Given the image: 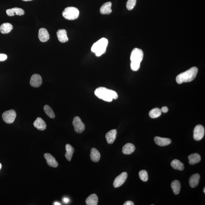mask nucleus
I'll return each mask as SVG.
<instances>
[{"mask_svg": "<svg viewBox=\"0 0 205 205\" xmlns=\"http://www.w3.org/2000/svg\"><path fill=\"white\" fill-rule=\"evenodd\" d=\"M154 140L156 144L160 146H168L171 143V139L169 138L159 137H155L154 138Z\"/></svg>", "mask_w": 205, "mask_h": 205, "instance_id": "12", "label": "nucleus"}, {"mask_svg": "<svg viewBox=\"0 0 205 205\" xmlns=\"http://www.w3.org/2000/svg\"><path fill=\"white\" fill-rule=\"evenodd\" d=\"M203 191H204V193H205V188L204 187V190H203Z\"/></svg>", "mask_w": 205, "mask_h": 205, "instance_id": "40", "label": "nucleus"}, {"mask_svg": "<svg viewBox=\"0 0 205 205\" xmlns=\"http://www.w3.org/2000/svg\"><path fill=\"white\" fill-rule=\"evenodd\" d=\"M58 39L61 43H65L68 40V38L67 35L66 30H59L57 32Z\"/></svg>", "mask_w": 205, "mask_h": 205, "instance_id": "17", "label": "nucleus"}, {"mask_svg": "<svg viewBox=\"0 0 205 205\" xmlns=\"http://www.w3.org/2000/svg\"><path fill=\"white\" fill-rule=\"evenodd\" d=\"M161 110L159 108H155L152 109L149 112V115L152 118H156L161 115Z\"/></svg>", "mask_w": 205, "mask_h": 205, "instance_id": "28", "label": "nucleus"}, {"mask_svg": "<svg viewBox=\"0 0 205 205\" xmlns=\"http://www.w3.org/2000/svg\"><path fill=\"white\" fill-rule=\"evenodd\" d=\"M98 202V197L95 194H92L89 196L86 200L87 205H97Z\"/></svg>", "mask_w": 205, "mask_h": 205, "instance_id": "25", "label": "nucleus"}, {"mask_svg": "<svg viewBox=\"0 0 205 205\" xmlns=\"http://www.w3.org/2000/svg\"><path fill=\"white\" fill-rule=\"evenodd\" d=\"M7 56L6 54H0V62L4 61L7 59Z\"/></svg>", "mask_w": 205, "mask_h": 205, "instance_id": "33", "label": "nucleus"}, {"mask_svg": "<svg viewBox=\"0 0 205 205\" xmlns=\"http://www.w3.org/2000/svg\"><path fill=\"white\" fill-rule=\"evenodd\" d=\"M72 124L74 126V130L78 133H82L85 130V125L82 122L80 118L76 116L74 118L72 121Z\"/></svg>", "mask_w": 205, "mask_h": 205, "instance_id": "7", "label": "nucleus"}, {"mask_svg": "<svg viewBox=\"0 0 205 205\" xmlns=\"http://www.w3.org/2000/svg\"><path fill=\"white\" fill-rule=\"evenodd\" d=\"M63 201L65 203H68L69 202V199L68 198H67V197H65V198L63 199Z\"/></svg>", "mask_w": 205, "mask_h": 205, "instance_id": "36", "label": "nucleus"}, {"mask_svg": "<svg viewBox=\"0 0 205 205\" xmlns=\"http://www.w3.org/2000/svg\"><path fill=\"white\" fill-rule=\"evenodd\" d=\"M200 178V175L198 174H195L190 177L189 184L192 188H194L198 186Z\"/></svg>", "mask_w": 205, "mask_h": 205, "instance_id": "19", "label": "nucleus"}, {"mask_svg": "<svg viewBox=\"0 0 205 205\" xmlns=\"http://www.w3.org/2000/svg\"><path fill=\"white\" fill-rule=\"evenodd\" d=\"M65 149H66V152L65 154V157L68 161H70L71 160L75 150L73 147L70 144H66L65 146Z\"/></svg>", "mask_w": 205, "mask_h": 205, "instance_id": "23", "label": "nucleus"}, {"mask_svg": "<svg viewBox=\"0 0 205 205\" xmlns=\"http://www.w3.org/2000/svg\"><path fill=\"white\" fill-rule=\"evenodd\" d=\"M205 129L202 125H198L196 126L193 131V138L196 141L201 140L204 137Z\"/></svg>", "mask_w": 205, "mask_h": 205, "instance_id": "8", "label": "nucleus"}, {"mask_svg": "<svg viewBox=\"0 0 205 205\" xmlns=\"http://www.w3.org/2000/svg\"><path fill=\"white\" fill-rule=\"evenodd\" d=\"M112 3L111 2H108L103 4L100 8V12L103 14H109L112 12L111 9Z\"/></svg>", "mask_w": 205, "mask_h": 205, "instance_id": "18", "label": "nucleus"}, {"mask_svg": "<svg viewBox=\"0 0 205 205\" xmlns=\"http://www.w3.org/2000/svg\"><path fill=\"white\" fill-rule=\"evenodd\" d=\"M117 134V130L115 129L110 130L106 133L105 137L108 144H112L114 142L116 138Z\"/></svg>", "mask_w": 205, "mask_h": 205, "instance_id": "15", "label": "nucleus"}, {"mask_svg": "<svg viewBox=\"0 0 205 205\" xmlns=\"http://www.w3.org/2000/svg\"><path fill=\"white\" fill-rule=\"evenodd\" d=\"M78 9L76 7H70L65 8L62 12V15L65 19L70 20L78 19L79 16Z\"/></svg>", "mask_w": 205, "mask_h": 205, "instance_id": "4", "label": "nucleus"}, {"mask_svg": "<svg viewBox=\"0 0 205 205\" xmlns=\"http://www.w3.org/2000/svg\"><path fill=\"white\" fill-rule=\"evenodd\" d=\"M96 97L103 100L111 102L113 99H117L118 97L116 92L104 87H99L95 90Z\"/></svg>", "mask_w": 205, "mask_h": 205, "instance_id": "1", "label": "nucleus"}, {"mask_svg": "<svg viewBox=\"0 0 205 205\" xmlns=\"http://www.w3.org/2000/svg\"><path fill=\"white\" fill-rule=\"evenodd\" d=\"M44 157L46 161L47 164L52 167L56 168L58 166V163L54 157L49 153L45 154Z\"/></svg>", "mask_w": 205, "mask_h": 205, "instance_id": "11", "label": "nucleus"}, {"mask_svg": "<svg viewBox=\"0 0 205 205\" xmlns=\"http://www.w3.org/2000/svg\"><path fill=\"white\" fill-rule=\"evenodd\" d=\"M12 29V25L9 23H3L0 26V31L3 34L9 33Z\"/></svg>", "mask_w": 205, "mask_h": 205, "instance_id": "24", "label": "nucleus"}, {"mask_svg": "<svg viewBox=\"0 0 205 205\" xmlns=\"http://www.w3.org/2000/svg\"><path fill=\"white\" fill-rule=\"evenodd\" d=\"M2 168V164L0 163V170H1Z\"/></svg>", "mask_w": 205, "mask_h": 205, "instance_id": "39", "label": "nucleus"}, {"mask_svg": "<svg viewBox=\"0 0 205 205\" xmlns=\"http://www.w3.org/2000/svg\"><path fill=\"white\" fill-rule=\"evenodd\" d=\"M108 42V40L106 38H101L94 43L92 47L91 51L95 53V55L97 57L100 56L106 52Z\"/></svg>", "mask_w": 205, "mask_h": 205, "instance_id": "3", "label": "nucleus"}, {"mask_svg": "<svg viewBox=\"0 0 205 205\" xmlns=\"http://www.w3.org/2000/svg\"><path fill=\"white\" fill-rule=\"evenodd\" d=\"M22 1H32V0H22Z\"/></svg>", "mask_w": 205, "mask_h": 205, "instance_id": "38", "label": "nucleus"}, {"mask_svg": "<svg viewBox=\"0 0 205 205\" xmlns=\"http://www.w3.org/2000/svg\"><path fill=\"white\" fill-rule=\"evenodd\" d=\"M44 110L45 113L50 118L54 119L55 117V114H54L52 108L49 105H45L44 107Z\"/></svg>", "mask_w": 205, "mask_h": 205, "instance_id": "29", "label": "nucleus"}, {"mask_svg": "<svg viewBox=\"0 0 205 205\" xmlns=\"http://www.w3.org/2000/svg\"><path fill=\"white\" fill-rule=\"evenodd\" d=\"M139 177L141 180L143 182H147L148 179V173L145 170H141L139 172Z\"/></svg>", "mask_w": 205, "mask_h": 205, "instance_id": "30", "label": "nucleus"}, {"mask_svg": "<svg viewBox=\"0 0 205 205\" xmlns=\"http://www.w3.org/2000/svg\"><path fill=\"white\" fill-rule=\"evenodd\" d=\"M190 164L194 165L200 162L201 160L200 155L197 153L192 154L188 157Z\"/></svg>", "mask_w": 205, "mask_h": 205, "instance_id": "22", "label": "nucleus"}, {"mask_svg": "<svg viewBox=\"0 0 205 205\" xmlns=\"http://www.w3.org/2000/svg\"><path fill=\"white\" fill-rule=\"evenodd\" d=\"M172 167L176 170H184V166L183 163L178 159H175L172 161L171 162Z\"/></svg>", "mask_w": 205, "mask_h": 205, "instance_id": "26", "label": "nucleus"}, {"mask_svg": "<svg viewBox=\"0 0 205 205\" xmlns=\"http://www.w3.org/2000/svg\"><path fill=\"white\" fill-rule=\"evenodd\" d=\"M100 152L96 148H92L90 152V157L92 161L97 162L100 159Z\"/></svg>", "mask_w": 205, "mask_h": 205, "instance_id": "21", "label": "nucleus"}, {"mask_svg": "<svg viewBox=\"0 0 205 205\" xmlns=\"http://www.w3.org/2000/svg\"><path fill=\"white\" fill-rule=\"evenodd\" d=\"M144 53L143 51L140 49L135 48L132 52L130 56V60L132 62L141 63L142 62Z\"/></svg>", "mask_w": 205, "mask_h": 205, "instance_id": "5", "label": "nucleus"}, {"mask_svg": "<svg viewBox=\"0 0 205 205\" xmlns=\"http://www.w3.org/2000/svg\"><path fill=\"white\" fill-rule=\"evenodd\" d=\"M39 38L40 40L42 42H46L50 39V35L46 30L44 28L40 29L39 32Z\"/></svg>", "mask_w": 205, "mask_h": 205, "instance_id": "14", "label": "nucleus"}, {"mask_svg": "<svg viewBox=\"0 0 205 205\" xmlns=\"http://www.w3.org/2000/svg\"><path fill=\"white\" fill-rule=\"evenodd\" d=\"M135 147L132 143H127L123 147L122 151L125 155H130L135 151Z\"/></svg>", "mask_w": 205, "mask_h": 205, "instance_id": "20", "label": "nucleus"}, {"mask_svg": "<svg viewBox=\"0 0 205 205\" xmlns=\"http://www.w3.org/2000/svg\"><path fill=\"white\" fill-rule=\"evenodd\" d=\"M34 126L38 130L43 131L46 129V123L40 117H38L34 121Z\"/></svg>", "mask_w": 205, "mask_h": 205, "instance_id": "16", "label": "nucleus"}, {"mask_svg": "<svg viewBox=\"0 0 205 205\" xmlns=\"http://www.w3.org/2000/svg\"><path fill=\"white\" fill-rule=\"evenodd\" d=\"M16 116V112L13 110H11L3 112L2 117L3 121L7 124L13 123Z\"/></svg>", "mask_w": 205, "mask_h": 205, "instance_id": "6", "label": "nucleus"}, {"mask_svg": "<svg viewBox=\"0 0 205 205\" xmlns=\"http://www.w3.org/2000/svg\"><path fill=\"white\" fill-rule=\"evenodd\" d=\"M137 0H128L126 6L129 10H132L135 7Z\"/></svg>", "mask_w": 205, "mask_h": 205, "instance_id": "31", "label": "nucleus"}, {"mask_svg": "<svg viewBox=\"0 0 205 205\" xmlns=\"http://www.w3.org/2000/svg\"><path fill=\"white\" fill-rule=\"evenodd\" d=\"M171 187L174 193L176 195H178L180 192L181 184L178 180L174 181L171 184Z\"/></svg>", "mask_w": 205, "mask_h": 205, "instance_id": "27", "label": "nucleus"}, {"mask_svg": "<svg viewBox=\"0 0 205 205\" xmlns=\"http://www.w3.org/2000/svg\"><path fill=\"white\" fill-rule=\"evenodd\" d=\"M134 203L131 201H127L124 203V205H134Z\"/></svg>", "mask_w": 205, "mask_h": 205, "instance_id": "35", "label": "nucleus"}, {"mask_svg": "<svg viewBox=\"0 0 205 205\" xmlns=\"http://www.w3.org/2000/svg\"><path fill=\"white\" fill-rule=\"evenodd\" d=\"M127 178V173L126 172H123L116 178L114 181V187L118 188L124 184Z\"/></svg>", "mask_w": 205, "mask_h": 205, "instance_id": "9", "label": "nucleus"}, {"mask_svg": "<svg viewBox=\"0 0 205 205\" xmlns=\"http://www.w3.org/2000/svg\"><path fill=\"white\" fill-rule=\"evenodd\" d=\"M140 63L132 62H131L130 67L131 69L133 71H137L140 67Z\"/></svg>", "mask_w": 205, "mask_h": 205, "instance_id": "32", "label": "nucleus"}, {"mask_svg": "<svg viewBox=\"0 0 205 205\" xmlns=\"http://www.w3.org/2000/svg\"><path fill=\"white\" fill-rule=\"evenodd\" d=\"M160 110L161 111L164 112V113H166L168 111V109L166 106L163 107Z\"/></svg>", "mask_w": 205, "mask_h": 205, "instance_id": "34", "label": "nucleus"}, {"mask_svg": "<svg viewBox=\"0 0 205 205\" xmlns=\"http://www.w3.org/2000/svg\"><path fill=\"white\" fill-rule=\"evenodd\" d=\"M42 83V78L39 74H34L31 77L30 83L32 87L34 88H38L41 86Z\"/></svg>", "mask_w": 205, "mask_h": 205, "instance_id": "10", "label": "nucleus"}, {"mask_svg": "<svg viewBox=\"0 0 205 205\" xmlns=\"http://www.w3.org/2000/svg\"><path fill=\"white\" fill-rule=\"evenodd\" d=\"M54 205H61V203H60L58 202H56L54 203Z\"/></svg>", "mask_w": 205, "mask_h": 205, "instance_id": "37", "label": "nucleus"}, {"mask_svg": "<svg viewBox=\"0 0 205 205\" xmlns=\"http://www.w3.org/2000/svg\"><path fill=\"white\" fill-rule=\"evenodd\" d=\"M7 15L13 16L15 15L22 16L24 13V11L22 9L18 7H15L11 9H8L6 10Z\"/></svg>", "mask_w": 205, "mask_h": 205, "instance_id": "13", "label": "nucleus"}, {"mask_svg": "<svg viewBox=\"0 0 205 205\" xmlns=\"http://www.w3.org/2000/svg\"><path fill=\"white\" fill-rule=\"evenodd\" d=\"M198 72V68L194 67L178 75L176 78V81L179 84L183 83L191 82L195 78Z\"/></svg>", "mask_w": 205, "mask_h": 205, "instance_id": "2", "label": "nucleus"}]
</instances>
